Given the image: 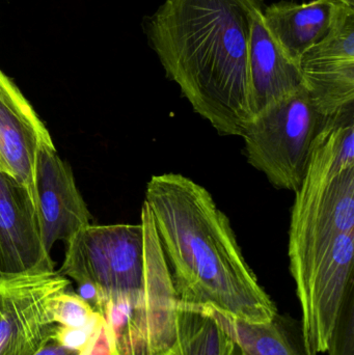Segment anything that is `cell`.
<instances>
[{"instance_id": "6da1fadb", "label": "cell", "mask_w": 354, "mask_h": 355, "mask_svg": "<svg viewBox=\"0 0 354 355\" xmlns=\"http://www.w3.org/2000/svg\"><path fill=\"white\" fill-rule=\"evenodd\" d=\"M263 0H166L145 35L166 76L218 135L241 137L253 118L249 46Z\"/></svg>"}, {"instance_id": "7a4b0ae2", "label": "cell", "mask_w": 354, "mask_h": 355, "mask_svg": "<svg viewBox=\"0 0 354 355\" xmlns=\"http://www.w3.org/2000/svg\"><path fill=\"white\" fill-rule=\"evenodd\" d=\"M145 202L179 302L251 323L268 322L278 314L230 220L206 188L181 174L157 175L148 182Z\"/></svg>"}, {"instance_id": "3957f363", "label": "cell", "mask_w": 354, "mask_h": 355, "mask_svg": "<svg viewBox=\"0 0 354 355\" xmlns=\"http://www.w3.org/2000/svg\"><path fill=\"white\" fill-rule=\"evenodd\" d=\"M60 275L96 290V311L127 302L130 315L114 336L118 355H159L177 341L178 296L153 217L139 225H89L66 243Z\"/></svg>"}, {"instance_id": "277c9868", "label": "cell", "mask_w": 354, "mask_h": 355, "mask_svg": "<svg viewBox=\"0 0 354 355\" xmlns=\"http://www.w3.org/2000/svg\"><path fill=\"white\" fill-rule=\"evenodd\" d=\"M291 213L290 262L354 233V110L326 118Z\"/></svg>"}, {"instance_id": "5b68a950", "label": "cell", "mask_w": 354, "mask_h": 355, "mask_svg": "<svg viewBox=\"0 0 354 355\" xmlns=\"http://www.w3.org/2000/svg\"><path fill=\"white\" fill-rule=\"evenodd\" d=\"M324 118L305 87L256 114L243 130L249 164L278 189L297 192Z\"/></svg>"}, {"instance_id": "8992f818", "label": "cell", "mask_w": 354, "mask_h": 355, "mask_svg": "<svg viewBox=\"0 0 354 355\" xmlns=\"http://www.w3.org/2000/svg\"><path fill=\"white\" fill-rule=\"evenodd\" d=\"M69 286L56 271L0 277V355H35L53 339L54 302Z\"/></svg>"}, {"instance_id": "52a82bcc", "label": "cell", "mask_w": 354, "mask_h": 355, "mask_svg": "<svg viewBox=\"0 0 354 355\" xmlns=\"http://www.w3.org/2000/svg\"><path fill=\"white\" fill-rule=\"evenodd\" d=\"M299 67L303 87L324 118L354 110V8L340 4L330 33Z\"/></svg>"}, {"instance_id": "ba28073f", "label": "cell", "mask_w": 354, "mask_h": 355, "mask_svg": "<svg viewBox=\"0 0 354 355\" xmlns=\"http://www.w3.org/2000/svg\"><path fill=\"white\" fill-rule=\"evenodd\" d=\"M52 271L35 200L15 178L0 172V277Z\"/></svg>"}, {"instance_id": "9c48e42d", "label": "cell", "mask_w": 354, "mask_h": 355, "mask_svg": "<svg viewBox=\"0 0 354 355\" xmlns=\"http://www.w3.org/2000/svg\"><path fill=\"white\" fill-rule=\"evenodd\" d=\"M35 196L42 239L48 252L58 240L67 243L91 225V214L72 170L54 145L44 146L37 153Z\"/></svg>"}, {"instance_id": "30bf717a", "label": "cell", "mask_w": 354, "mask_h": 355, "mask_svg": "<svg viewBox=\"0 0 354 355\" xmlns=\"http://www.w3.org/2000/svg\"><path fill=\"white\" fill-rule=\"evenodd\" d=\"M48 145L54 144L43 121L18 85L0 69V154L12 177L35 202L37 153Z\"/></svg>"}, {"instance_id": "8fae6325", "label": "cell", "mask_w": 354, "mask_h": 355, "mask_svg": "<svg viewBox=\"0 0 354 355\" xmlns=\"http://www.w3.org/2000/svg\"><path fill=\"white\" fill-rule=\"evenodd\" d=\"M256 12L249 46V81L253 116L303 87L299 64L288 58Z\"/></svg>"}, {"instance_id": "7c38bea8", "label": "cell", "mask_w": 354, "mask_h": 355, "mask_svg": "<svg viewBox=\"0 0 354 355\" xmlns=\"http://www.w3.org/2000/svg\"><path fill=\"white\" fill-rule=\"evenodd\" d=\"M340 4L335 0H312L307 3L283 1L263 8L262 17L276 44L299 64L308 50L328 35Z\"/></svg>"}, {"instance_id": "4fadbf2b", "label": "cell", "mask_w": 354, "mask_h": 355, "mask_svg": "<svg viewBox=\"0 0 354 355\" xmlns=\"http://www.w3.org/2000/svg\"><path fill=\"white\" fill-rule=\"evenodd\" d=\"M208 308L236 342L240 355H308L301 322L290 315L278 313L268 322L251 323Z\"/></svg>"}, {"instance_id": "5bb4252c", "label": "cell", "mask_w": 354, "mask_h": 355, "mask_svg": "<svg viewBox=\"0 0 354 355\" xmlns=\"http://www.w3.org/2000/svg\"><path fill=\"white\" fill-rule=\"evenodd\" d=\"M177 347L182 355H240V349L208 306H177Z\"/></svg>"}, {"instance_id": "9a60e30c", "label": "cell", "mask_w": 354, "mask_h": 355, "mask_svg": "<svg viewBox=\"0 0 354 355\" xmlns=\"http://www.w3.org/2000/svg\"><path fill=\"white\" fill-rule=\"evenodd\" d=\"M53 314L56 324L68 329H81L97 319L100 313L80 296L66 291L56 298Z\"/></svg>"}, {"instance_id": "2e32d148", "label": "cell", "mask_w": 354, "mask_h": 355, "mask_svg": "<svg viewBox=\"0 0 354 355\" xmlns=\"http://www.w3.org/2000/svg\"><path fill=\"white\" fill-rule=\"evenodd\" d=\"M326 352L330 355H354V290L349 292L339 311Z\"/></svg>"}, {"instance_id": "e0dca14e", "label": "cell", "mask_w": 354, "mask_h": 355, "mask_svg": "<svg viewBox=\"0 0 354 355\" xmlns=\"http://www.w3.org/2000/svg\"><path fill=\"white\" fill-rule=\"evenodd\" d=\"M103 320L104 317L100 314L93 322L81 329H68L57 324L53 338L64 347L81 352L89 345L91 338L94 337Z\"/></svg>"}, {"instance_id": "ac0fdd59", "label": "cell", "mask_w": 354, "mask_h": 355, "mask_svg": "<svg viewBox=\"0 0 354 355\" xmlns=\"http://www.w3.org/2000/svg\"><path fill=\"white\" fill-rule=\"evenodd\" d=\"M80 355H118L114 333L105 319Z\"/></svg>"}, {"instance_id": "d6986e66", "label": "cell", "mask_w": 354, "mask_h": 355, "mask_svg": "<svg viewBox=\"0 0 354 355\" xmlns=\"http://www.w3.org/2000/svg\"><path fill=\"white\" fill-rule=\"evenodd\" d=\"M80 352L68 349L60 345L56 340L52 339L47 345L44 346L39 352L35 355H80Z\"/></svg>"}, {"instance_id": "ffe728a7", "label": "cell", "mask_w": 354, "mask_h": 355, "mask_svg": "<svg viewBox=\"0 0 354 355\" xmlns=\"http://www.w3.org/2000/svg\"><path fill=\"white\" fill-rule=\"evenodd\" d=\"M0 172L4 173V174L10 175V176L12 177V172H10V168H8V164H6V162H4L3 157H2L1 154H0Z\"/></svg>"}, {"instance_id": "44dd1931", "label": "cell", "mask_w": 354, "mask_h": 355, "mask_svg": "<svg viewBox=\"0 0 354 355\" xmlns=\"http://www.w3.org/2000/svg\"><path fill=\"white\" fill-rule=\"evenodd\" d=\"M159 355H182V354H181L180 350H179V348L177 347L176 344H175L174 347L170 348V349L168 350V352H163V354H161Z\"/></svg>"}, {"instance_id": "7402d4cb", "label": "cell", "mask_w": 354, "mask_h": 355, "mask_svg": "<svg viewBox=\"0 0 354 355\" xmlns=\"http://www.w3.org/2000/svg\"><path fill=\"white\" fill-rule=\"evenodd\" d=\"M335 1L343 4V6H348V8H354V0H335Z\"/></svg>"}]
</instances>
